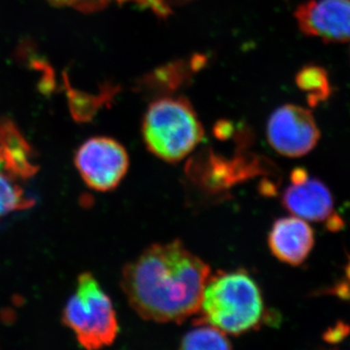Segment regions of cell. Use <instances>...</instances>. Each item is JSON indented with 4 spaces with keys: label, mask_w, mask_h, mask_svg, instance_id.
Returning <instances> with one entry per match:
<instances>
[{
    "label": "cell",
    "mask_w": 350,
    "mask_h": 350,
    "mask_svg": "<svg viewBox=\"0 0 350 350\" xmlns=\"http://www.w3.org/2000/svg\"><path fill=\"white\" fill-rule=\"evenodd\" d=\"M211 275L179 239L155 243L124 267L121 285L133 310L148 321L181 323L200 312Z\"/></svg>",
    "instance_id": "obj_1"
},
{
    "label": "cell",
    "mask_w": 350,
    "mask_h": 350,
    "mask_svg": "<svg viewBox=\"0 0 350 350\" xmlns=\"http://www.w3.org/2000/svg\"><path fill=\"white\" fill-rule=\"evenodd\" d=\"M200 321L227 335L256 330L266 319V305L256 280L244 269L211 275L200 301Z\"/></svg>",
    "instance_id": "obj_2"
},
{
    "label": "cell",
    "mask_w": 350,
    "mask_h": 350,
    "mask_svg": "<svg viewBox=\"0 0 350 350\" xmlns=\"http://www.w3.org/2000/svg\"><path fill=\"white\" fill-rule=\"evenodd\" d=\"M147 149L165 162H180L200 144L204 131L186 98L165 96L149 105L142 122Z\"/></svg>",
    "instance_id": "obj_3"
},
{
    "label": "cell",
    "mask_w": 350,
    "mask_h": 350,
    "mask_svg": "<svg viewBox=\"0 0 350 350\" xmlns=\"http://www.w3.org/2000/svg\"><path fill=\"white\" fill-rule=\"evenodd\" d=\"M63 321L87 349L109 347L119 333L111 299L89 273L78 278L77 289L64 306Z\"/></svg>",
    "instance_id": "obj_4"
},
{
    "label": "cell",
    "mask_w": 350,
    "mask_h": 350,
    "mask_svg": "<svg viewBox=\"0 0 350 350\" xmlns=\"http://www.w3.org/2000/svg\"><path fill=\"white\" fill-rule=\"evenodd\" d=\"M75 162L85 183L100 192L118 187L130 165L125 147L107 137L85 142L76 152Z\"/></svg>",
    "instance_id": "obj_5"
},
{
    "label": "cell",
    "mask_w": 350,
    "mask_h": 350,
    "mask_svg": "<svg viewBox=\"0 0 350 350\" xmlns=\"http://www.w3.org/2000/svg\"><path fill=\"white\" fill-rule=\"evenodd\" d=\"M271 148L288 158H300L319 144L320 131L312 111L295 105H282L273 112L267 125Z\"/></svg>",
    "instance_id": "obj_6"
},
{
    "label": "cell",
    "mask_w": 350,
    "mask_h": 350,
    "mask_svg": "<svg viewBox=\"0 0 350 350\" xmlns=\"http://www.w3.org/2000/svg\"><path fill=\"white\" fill-rule=\"evenodd\" d=\"M306 36L326 43L350 41V0H308L295 12Z\"/></svg>",
    "instance_id": "obj_7"
},
{
    "label": "cell",
    "mask_w": 350,
    "mask_h": 350,
    "mask_svg": "<svg viewBox=\"0 0 350 350\" xmlns=\"http://www.w3.org/2000/svg\"><path fill=\"white\" fill-rule=\"evenodd\" d=\"M271 254L284 264L300 266L314 245V231L304 219L292 216L278 219L269 232Z\"/></svg>",
    "instance_id": "obj_8"
},
{
    "label": "cell",
    "mask_w": 350,
    "mask_h": 350,
    "mask_svg": "<svg viewBox=\"0 0 350 350\" xmlns=\"http://www.w3.org/2000/svg\"><path fill=\"white\" fill-rule=\"evenodd\" d=\"M282 206L297 217L319 222L325 220L334 209V199L325 184L308 177L301 183H291L282 197Z\"/></svg>",
    "instance_id": "obj_9"
},
{
    "label": "cell",
    "mask_w": 350,
    "mask_h": 350,
    "mask_svg": "<svg viewBox=\"0 0 350 350\" xmlns=\"http://www.w3.org/2000/svg\"><path fill=\"white\" fill-rule=\"evenodd\" d=\"M31 144L9 118L0 119V163L16 179H29L38 170Z\"/></svg>",
    "instance_id": "obj_10"
},
{
    "label": "cell",
    "mask_w": 350,
    "mask_h": 350,
    "mask_svg": "<svg viewBox=\"0 0 350 350\" xmlns=\"http://www.w3.org/2000/svg\"><path fill=\"white\" fill-rule=\"evenodd\" d=\"M64 82L71 116L79 123L91 121L103 105H109L117 93V87L111 85H105L96 94L85 93L71 86L66 72L64 73Z\"/></svg>",
    "instance_id": "obj_11"
},
{
    "label": "cell",
    "mask_w": 350,
    "mask_h": 350,
    "mask_svg": "<svg viewBox=\"0 0 350 350\" xmlns=\"http://www.w3.org/2000/svg\"><path fill=\"white\" fill-rule=\"evenodd\" d=\"M297 86L306 94V100L312 107H317L330 98L332 88L328 72L317 64H308L297 73Z\"/></svg>",
    "instance_id": "obj_12"
},
{
    "label": "cell",
    "mask_w": 350,
    "mask_h": 350,
    "mask_svg": "<svg viewBox=\"0 0 350 350\" xmlns=\"http://www.w3.org/2000/svg\"><path fill=\"white\" fill-rule=\"evenodd\" d=\"M227 334L211 324L198 320L196 327L181 338L179 349L184 350L231 349Z\"/></svg>",
    "instance_id": "obj_13"
},
{
    "label": "cell",
    "mask_w": 350,
    "mask_h": 350,
    "mask_svg": "<svg viewBox=\"0 0 350 350\" xmlns=\"http://www.w3.org/2000/svg\"><path fill=\"white\" fill-rule=\"evenodd\" d=\"M17 180L0 163V219L14 211L29 208L33 204V200L25 196Z\"/></svg>",
    "instance_id": "obj_14"
},
{
    "label": "cell",
    "mask_w": 350,
    "mask_h": 350,
    "mask_svg": "<svg viewBox=\"0 0 350 350\" xmlns=\"http://www.w3.org/2000/svg\"><path fill=\"white\" fill-rule=\"evenodd\" d=\"M350 335V325L342 320H338L335 325L329 327L323 335L322 340L327 344L338 345L344 342L345 338Z\"/></svg>",
    "instance_id": "obj_15"
},
{
    "label": "cell",
    "mask_w": 350,
    "mask_h": 350,
    "mask_svg": "<svg viewBox=\"0 0 350 350\" xmlns=\"http://www.w3.org/2000/svg\"><path fill=\"white\" fill-rule=\"evenodd\" d=\"M322 295H330V296L337 297L340 301H350V282L349 280H342L336 283L330 288H327L325 291L321 292Z\"/></svg>",
    "instance_id": "obj_16"
},
{
    "label": "cell",
    "mask_w": 350,
    "mask_h": 350,
    "mask_svg": "<svg viewBox=\"0 0 350 350\" xmlns=\"http://www.w3.org/2000/svg\"><path fill=\"white\" fill-rule=\"evenodd\" d=\"M325 220L326 229L330 232H338L342 231L345 228L344 218L337 213H332Z\"/></svg>",
    "instance_id": "obj_17"
},
{
    "label": "cell",
    "mask_w": 350,
    "mask_h": 350,
    "mask_svg": "<svg viewBox=\"0 0 350 350\" xmlns=\"http://www.w3.org/2000/svg\"><path fill=\"white\" fill-rule=\"evenodd\" d=\"M308 177H310L308 172L304 167H296V169L292 170L291 174H290L291 183L294 184L305 182Z\"/></svg>",
    "instance_id": "obj_18"
},
{
    "label": "cell",
    "mask_w": 350,
    "mask_h": 350,
    "mask_svg": "<svg viewBox=\"0 0 350 350\" xmlns=\"http://www.w3.org/2000/svg\"><path fill=\"white\" fill-rule=\"evenodd\" d=\"M345 275H347V280L350 282V255L349 256V262L345 266Z\"/></svg>",
    "instance_id": "obj_19"
},
{
    "label": "cell",
    "mask_w": 350,
    "mask_h": 350,
    "mask_svg": "<svg viewBox=\"0 0 350 350\" xmlns=\"http://www.w3.org/2000/svg\"><path fill=\"white\" fill-rule=\"evenodd\" d=\"M167 4L170 6V1L172 2H182V1H187V0H165Z\"/></svg>",
    "instance_id": "obj_20"
}]
</instances>
